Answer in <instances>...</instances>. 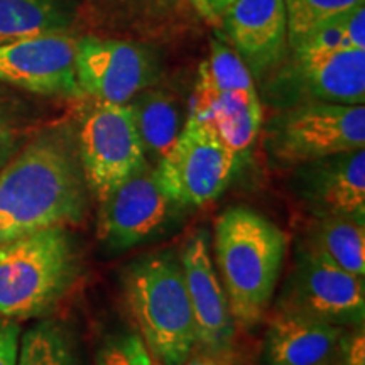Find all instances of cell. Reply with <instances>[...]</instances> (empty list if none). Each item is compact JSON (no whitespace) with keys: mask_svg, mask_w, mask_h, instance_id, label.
<instances>
[{"mask_svg":"<svg viewBox=\"0 0 365 365\" xmlns=\"http://www.w3.org/2000/svg\"><path fill=\"white\" fill-rule=\"evenodd\" d=\"M308 249L357 277L365 276V222L352 217H318Z\"/></svg>","mask_w":365,"mask_h":365,"instance_id":"cell-20","label":"cell"},{"mask_svg":"<svg viewBox=\"0 0 365 365\" xmlns=\"http://www.w3.org/2000/svg\"><path fill=\"white\" fill-rule=\"evenodd\" d=\"M222 17L228 39L250 73L262 75L284 58L287 49L284 0H235Z\"/></svg>","mask_w":365,"mask_h":365,"instance_id":"cell-13","label":"cell"},{"mask_svg":"<svg viewBox=\"0 0 365 365\" xmlns=\"http://www.w3.org/2000/svg\"><path fill=\"white\" fill-rule=\"evenodd\" d=\"M341 27L352 49H365V4L341 14Z\"/></svg>","mask_w":365,"mask_h":365,"instance_id":"cell-28","label":"cell"},{"mask_svg":"<svg viewBox=\"0 0 365 365\" xmlns=\"http://www.w3.org/2000/svg\"><path fill=\"white\" fill-rule=\"evenodd\" d=\"M365 0H284L287 17V46L296 48L323 22L335 19Z\"/></svg>","mask_w":365,"mask_h":365,"instance_id":"cell-23","label":"cell"},{"mask_svg":"<svg viewBox=\"0 0 365 365\" xmlns=\"http://www.w3.org/2000/svg\"><path fill=\"white\" fill-rule=\"evenodd\" d=\"M129 107L145 158L158 164L176 144L185 127L181 105L170 91L145 88L130 100Z\"/></svg>","mask_w":365,"mask_h":365,"instance_id":"cell-18","label":"cell"},{"mask_svg":"<svg viewBox=\"0 0 365 365\" xmlns=\"http://www.w3.org/2000/svg\"><path fill=\"white\" fill-rule=\"evenodd\" d=\"M31 139L27 112L19 100L0 93V171Z\"/></svg>","mask_w":365,"mask_h":365,"instance_id":"cell-24","label":"cell"},{"mask_svg":"<svg viewBox=\"0 0 365 365\" xmlns=\"http://www.w3.org/2000/svg\"><path fill=\"white\" fill-rule=\"evenodd\" d=\"M365 344H364V330L360 327V330H355L350 335L341 336L340 341V350L339 355L344 359V365H364L365 362Z\"/></svg>","mask_w":365,"mask_h":365,"instance_id":"cell-29","label":"cell"},{"mask_svg":"<svg viewBox=\"0 0 365 365\" xmlns=\"http://www.w3.org/2000/svg\"><path fill=\"white\" fill-rule=\"evenodd\" d=\"M17 365H81V362L68 328L54 319H44L21 336Z\"/></svg>","mask_w":365,"mask_h":365,"instance_id":"cell-21","label":"cell"},{"mask_svg":"<svg viewBox=\"0 0 365 365\" xmlns=\"http://www.w3.org/2000/svg\"><path fill=\"white\" fill-rule=\"evenodd\" d=\"M365 148L364 105L301 102L269 125V150L284 164H308Z\"/></svg>","mask_w":365,"mask_h":365,"instance_id":"cell-5","label":"cell"},{"mask_svg":"<svg viewBox=\"0 0 365 365\" xmlns=\"http://www.w3.org/2000/svg\"><path fill=\"white\" fill-rule=\"evenodd\" d=\"M88 186L68 127L31 137L0 171V244L85 218Z\"/></svg>","mask_w":365,"mask_h":365,"instance_id":"cell-1","label":"cell"},{"mask_svg":"<svg viewBox=\"0 0 365 365\" xmlns=\"http://www.w3.org/2000/svg\"><path fill=\"white\" fill-rule=\"evenodd\" d=\"M180 365H223V364L220 362V359L213 357V355L203 352V350H200L198 354H195L193 350L190 357Z\"/></svg>","mask_w":365,"mask_h":365,"instance_id":"cell-31","label":"cell"},{"mask_svg":"<svg viewBox=\"0 0 365 365\" xmlns=\"http://www.w3.org/2000/svg\"><path fill=\"white\" fill-rule=\"evenodd\" d=\"M95 365H153V355L139 333H122L103 341Z\"/></svg>","mask_w":365,"mask_h":365,"instance_id":"cell-25","label":"cell"},{"mask_svg":"<svg viewBox=\"0 0 365 365\" xmlns=\"http://www.w3.org/2000/svg\"><path fill=\"white\" fill-rule=\"evenodd\" d=\"M281 308L330 325L360 327L365 313L364 277L307 247L287 282Z\"/></svg>","mask_w":365,"mask_h":365,"instance_id":"cell-8","label":"cell"},{"mask_svg":"<svg viewBox=\"0 0 365 365\" xmlns=\"http://www.w3.org/2000/svg\"><path fill=\"white\" fill-rule=\"evenodd\" d=\"M208 2H210V6H212L213 12H215L217 16L220 17L222 14L225 12V9H227L228 6H232V4H234L235 0H208Z\"/></svg>","mask_w":365,"mask_h":365,"instance_id":"cell-32","label":"cell"},{"mask_svg":"<svg viewBox=\"0 0 365 365\" xmlns=\"http://www.w3.org/2000/svg\"><path fill=\"white\" fill-rule=\"evenodd\" d=\"M181 269L196 328V346L220 359L234 339L235 322L210 252V235L195 232L185 244Z\"/></svg>","mask_w":365,"mask_h":365,"instance_id":"cell-11","label":"cell"},{"mask_svg":"<svg viewBox=\"0 0 365 365\" xmlns=\"http://www.w3.org/2000/svg\"><path fill=\"white\" fill-rule=\"evenodd\" d=\"M125 296L150 355L161 365L185 362L196 328L181 264L170 254L143 259L127 272Z\"/></svg>","mask_w":365,"mask_h":365,"instance_id":"cell-4","label":"cell"},{"mask_svg":"<svg viewBox=\"0 0 365 365\" xmlns=\"http://www.w3.org/2000/svg\"><path fill=\"white\" fill-rule=\"evenodd\" d=\"M242 90H255L252 73L230 46L213 39L210 56L200 65L193 95Z\"/></svg>","mask_w":365,"mask_h":365,"instance_id":"cell-22","label":"cell"},{"mask_svg":"<svg viewBox=\"0 0 365 365\" xmlns=\"http://www.w3.org/2000/svg\"><path fill=\"white\" fill-rule=\"evenodd\" d=\"M188 117L215 130L239 156L252 145L259 134L262 125V105L257 90L193 95Z\"/></svg>","mask_w":365,"mask_h":365,"instance_id":"cell-17","label":"cell"},{"mask_svg":"<svg viewBox=\"0 0 365 365\" xmlns=\"http://www.w3.org/2000/svg\"><path fill=\"white\" fill-rule=\"evenodd\" d=\"M76 143L86 186L98 203L148 168L129 103L97 102Z\"/></svg>","mask_w":365,"mask_h":365,"instance_id":"cell-7","label":"cell"},{"mask_svg":"<svg viewBox=\"0 0 365 365\" xmlns=\"http://www.w3.org/2000/svg\"><path fill=\"white\" fill-rule=\"evenodd\" d=\"M287 78L304 102L364 105L365 49L294 51Z\"/></svg>","mask_w":365,"mask_h":365,"instance_id":"cell-14","label":"cell"},{"mask_svg":"<svg viewBox=\"0 0 365 365\" xmlns=\"http://www.w3.org/2000/svg\"><path fill=\"white\" fill-rule=\"evenodd\" d=\"M68 227H51L0 244V318L24 322L58 304L78 276Z\"/></svg>","mask_w":365,"mask_h":365,"instance_id":"cell-3","label":"cell"},{"mask_svg":"<svg viewBox=\"0 0 365 365\" xmlns=\"http://www.w3.org/2000/svg\"><path fill=\"white\" fill-rule=\"evenodd\" d=\"M294 51H336V49H352L346 43L341 16L319 24L307 38L293 48Z\"/></svg>","mask_w":365,"mask_h":365,"instance_id":"cell-26","label":"cell"},{"mask_svg":"<svg viewBox=\"0 0 365 365\" xmlns=\"http://www.w3.org/2000/svg\"><path fill=\"white\" fill-rule=\"evenodd\" d=\"M303 195L318 217L365 218V150L308 163Z\"/></svg>","mask_w":365,"mask_h":365,"instance_id":"cell-15","label":"cell"},{"mask_svg":"<svg viewBox=\"0 0 365 365\" xmlns=\"http://www.w3.org/2000/svg\"><path fill=\"white\" fill-rule=\"evenodd\" d=\"M71 14L65 0H0V44L68 33Z\"/></svg>","mask_w":365,"mask_h":365,"instance_id":"cell-19","label":"cell"},{"mask_svg":"<svg viewBox=\"0 0 365 365\" xmlns=\"http://www.w3.org/2000/svg\"><path fill=\"white\" fill-rule=\"evenodd\" d=\"M19 340V322L0 318V365H17Z\"/></svg>","mask_w":365,"mask_h":365,"instance_id":"cell-27","label":"cell"},{"mask_svg":"<svg viewBox=\"0 0 365 365\" xmlns=\"http://www.w3.org/2000/svg\"><path fill=\"white\" fill-rule=\"evenodd\" d=\"M76 39L68 33L34 36L0 44V81L49 97H80Z\"/></svg>","mask_w":365,"mask_h":365,"instance_id":"cell-10","label":"cell"},{"mask_svg":"<svg viewBox=\"0 0 365 365\" xmlns=\"http://www.w3.org/2000/svg\"><path fill=\"white\" fill-rule=\"evenodd\" d=\"M98 239L112 250H127L156 235L176 207L148 166L100 203Z\"/></svg>","mask_w":365,"mask_h":365,"instance_id":"cell-12","label":"cell"},{"mask_svg":"<svg viewBox=\"0 0 365 365\" xmlns=\"http://www.w3.org/2000/svg\"><path fill=\"white\" fill-rule=\"evenodd\" d=\"M75 66L81 93L105 103H129L158 76L154 54L144 46L93 36L76 41Z\"/></svg>","mask_w":365,"mask_h":365,"instance_id":"cell-9","label":"cell"},{"mask_svg":"<svg viewBox=\"0 0 365 365\" xmlns=\"http://www.w3.org/2000/svg\"><path fill=\"white\" fill-rule=\"evenodd\" d=\"M344 327L279 308L264 340L266 365H331L339 357Z\"/></svg>","mask_w":365,"mask_h":365,"instance_id":"cell-16","label":"cell"},{"mask_svg":"<svg viewBox=\"0 0 365 365\" xmlns=\"http://www.w3.org/2000/svg\"><path fill=\"white\" fill-rule=\"evenodd\" d=\"M188 2L193 6L195 11L198 12L205 21L210 22V24H218V22H220V17L213 12V9L210 6L208 0H188Z\"/></svg>","mask_w":365,"mask_h":365,"instance_id":"cell-30","label":"cell"},{"mask_svg":"<svg viewBox=\"0 0 365 365\" xmlns=\"http://www.w3.org/2000/svg\"><path fill=\"white\" fill-rule=\"evenodd\" d=\"M239 156L207 124L188 117L154 175L176 207H203L227 188Z\"/></svg>","mask_w":365,"mask_h":365,"instance_id":"cell-6","label":"cell"},{"mask_svg":"<svg viewBox=\"0 0 365 365\" xmlns=\"http://www.w3.org/2000/svg\"><path fill=\"white\" fill-rule=\"evenodd\" d=\"M284 232L262 213L234 207L215 222V269L225 289L234 322L259 323L267 312L284 264Z\"/></svg>","mask_w":365,"mask_h":365,"instance_id":"cell-2","label":"cell"}]
</instances>
